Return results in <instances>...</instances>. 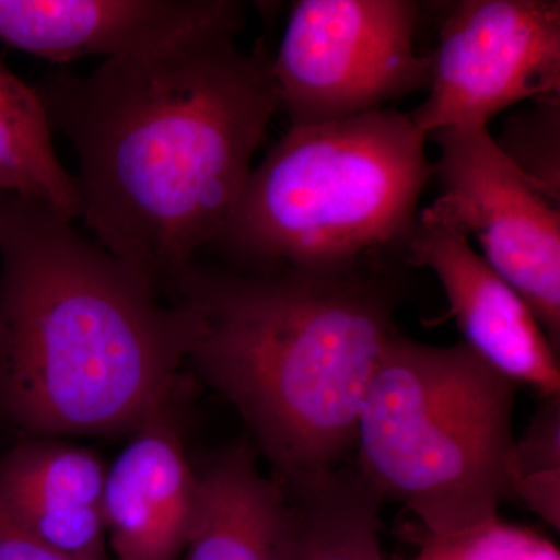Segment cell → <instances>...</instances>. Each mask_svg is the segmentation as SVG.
Instances as JSON below:
<instances>
[{
  "instance_id": "11",
  "label": "cell",
  "mask_w": 560,
  "mask_h": 560,
  "mask_svg": "<svg viewBox=\"0 0 560 560\" xmlns=\"http://www.w3.org/2000/svg\"><path fill=\"white\" fill-rule=\"evenodd\" d=\"M106 471L105 525L114 560H178L198 503L172 404L151 416Z\"/></svg>"
},
{
  "instance_id": "18",
  "label": "cell",
  "mask_w": 560,
  "mask_h": 560,
  "mask_svg": "<svg viewBox=\"0 0 560 560\" xmlns=\"http://www.w3.org/2000/svg\"><path fill=\"white\" fill-rule=\"evenodd\" d=\"M411 560H560V555L550 540L497 515L453 536L425 534L419 555Z\"/></svg>"
},
{
  "instance_id": "14",
  "label": "cell",
  "mask_w": 560,
  "mask_h": 560,
  "mask_svg": "<svg viewBox=\"0 0 560 560\" xmlns=\"http://www.w3.org/2000/svg\"><path fill=\"white\" fill-rule=\"evenodd\" d=\"M51 132L38 90L0 62V195L40 202L73 221L81 213L79 187Z\"/></svg>"
},
{
  "instance_id": "1",
  "label": "cell",
  "mask_w": 560,
  "mask_h": 560,
  "mask_svg": "<svg viewBox=\"0 0 560 560\" xmlns=\"http://www.w3.org/2000/svg\"><path fill=\"white\" fill-rule=\"evenodd\" d=\"M242 31L195 33L35 84L51 130L75 151L80 219L161 290L226 228L279 110L271 57L242 50Z\"/></svg>"
},
{
  "instance_id": "13",
  "label": "cell",
  "mask_w": 560,
  "mask_h": 560,
  "mask_svg": "<svg viewBox=\"0 0 560 560\" xmlns=\"http://www.w3.org/2000/svg\"><path fill=\"white\" fill-rule=\"evenodd\" d=\"M296 512L289 493L235 445L198 470V503L178 560H293Z\"/></svg>"
},
{
  "instance_id": "19",
  "label": "cell",
  "mask_w": 560,
  "mask_h": 560,
  "mask_svg": "<svg viewBox=\"0 0 560 560\" xmlns=\"http://www.w3.org/2000/svg\"><path fill=\"white\" fill-rule=\"evenodd\" d=\"M0 560H75L32 536L0 503Z\"/></svg>"
},
{
  "instance_id": "20",
  "label": "cell",
  "mask_w": 560,
  "mask_h": 560,
  "mask_svg": "<svg viewBox=\"0 0 560 560\" xmlns=\"http://www.w3.org/2000/svg\"><path fill=\"white\" fill-rule=\"evenodd\" d=\"M0 197H2V195H0Z\"/></svg>"
},
{
  "instance_id": "16",
  "label": "cell",
  "mask_w": 560,
  "mask_h": 560,
  "mask_svg": "<svg viewBox=\"0 0 560 560\" xmlns=\"http://www.w3.org/2000/svg\"><path fill=\"white\" fill-rule=\"evenodd\" d=\"M512 455V495L545 522H560V396L544 397Z\"/></svg>"
},
{
  "instance_id": "2",
  "label": "cell",
  "mask_w": 560,
  "mask_h": 560,
  "mask_svg": "<svg viewBox=\"0 0 560 560\" xmlns=\"http://www.w3.org/2000/svg\"><path fill=\"white\" fill-rule=\"evenodd\" d=\"M66 219L0 197V412L33 436L139 429L172 404L183 304Z\"/></svg>"
},
{
  "instance_id": "7",
  "label": "cell",
  "mask_w": 560,
  "mask_h": 560,
  "mask_svg": "<svg viewBox=\"0 0 560 560\" xmlns=\"http://www.w3.org/2000/svg\"><path fill=\"white\" fill-rule=\"evenodd\" d=\"M440 150L431 208L467 238L517 291L560 348V206L523 178L489 128H444L427 136Z\"/></svg>"
},
{
  "instance_id": "17",
  "label": "cell",
  "mask_w": 560,
  "mask_h": 560,
  "mask_svg": "<svg viewBox=\"0 0 560 560\" xmlns=\"http://www.w3.org/2000/svg\"><path fill=\"white\" fill-rule=\"evenodd\" d=\"M493 140L530 186L560 206V95L512 114Z\"/></svg>"
},
{
  "instance_id": "10",
  "label": "cell",
  "mask_w": 560,
  "mask_h": 560,
  "mask_svg": "<svg viewBox=\"0 0 560 560\" xmlns=\"http://www.w3.org/2000/svg\"><path fill=\"white\" fill-rule=\"evenodd\" d=\"M243 24L237 0H0V40L51 62L108 61Z\"/></svg>"
},
{
  "instance_id": "3",
  "label": "cell",
  "mask_w": 560,
  "mask_h": 560,
  "mask_svg": "<svg viewBox=\"0 0 560 560\" xmlns=\"http://www.w3.org/2000/svg\"><path fill=\"white\" fill-rule=\"evenodd\" d=\"M189 312L187 359L253 431L280 485L340 469L364 394L397 334L394 293L359 271L217 270L172 283Z\"/></svg>"
},
{
  "instance_id": "5",
  "label": "cell",
  "mask_w": 560,
  "mask_h": 560,
  "mask_svg": "<svg viewBox=\"0 0 560 560\" xmlns=\"http://www.w3.org/2000/svg\"><path fill=\"white\" fill-rule=\"evenodd\" d=\"M517 386L464 342L431 346L397 331L361 405L355 470L429 536L497 517L512 495Z\"/></svg>"
},
{
  "instance_id": "12",
  "label": "cell",
  "mask_w": 560,
  "mask_h": 560,
  "mask_svg": "<svg viewBox=\"0 0 560 560\" xmlns=\"http://www.w3.org/2000/svg\"><path fill=\"white\" fill-rule=\"evenodd\" d=\"M108 467L79 445L22 442L0 458V503L32 536L75 560H109Z\"/></svg>"
},
{
  "instance_id": "6",
  "label": "cell",
  "mask_w": 560,
  "mask_h": 560,
  "mask_svg": "<svg viewBox=\"0 0 560 560\" xmlns=\"http://www.w3.org/2000/svg\"><path fill=\"white\" fill-rule=\"evenodd\" d=\"M420 3L300 0L271 77L291 125L348 119L429 90L430 55L416 50Z\"/></svg>"
},
{
  "instance_id": "8",
  "label": "cell",
  "mask_w": 560,
  "mask_h": 560,
  "mask_svg": "<svg viewBox=\"0 0 560 560\" xmlns=\"http://www.w3.org/2000/svg\"><path fill=\"white\" fill-rule=\"evenodd\" d=\"M429 94L410 116L423 135L489 128L522 102L560 95L559 0H463L430 54Z\"/></svg>"
},
{
  "instance_id": "15",
  "label": "cell",
  "mask_w": 560,
  "mask_h": 560,
  "mask_svg": "<svg viewBox=\"0 0 560 560\" xmlns=\"http://www.w3.org/2000/svg\"><path fill=\"white\" fill-rule=\"evenodd\" d=\"M282 486L296 512L293 560H385L383 500L359 471L337 469Z\"/></svg>"
},
{
  "instance_id": "9",
  "label": "cell",
  "mask_w": 560,
  "mask_h": 560,
  "mask_svg": "<svg viewBox=\"0 0 560 560\" xmlns=\"http://www.w3.org/2000/svg\"><path fill=\"white\" fill-rule=\"evenodd\" d=\"M405 254L440 280L467 348L517 385L560 396L559 350L521 294L452 221L431 206L419 210Z\"/></svg>"
},
{
  "instance_id": "4",
  "label": "cell",
  "mask_w": 560,
  "mask_h": 560,
  "mask_svg": "<svg viewBox=\"0 0 560 560\" xmlns=\"http://www.w3.org/2000/svg\"><path fill=\"white\" fill-rule=\"evenodd\" d=\"M425 143L410 113L388 108L291 125L210 248L237 270L359 271L371 254L407 245L433 179Z\"/></svg>"
}]
</instances>
